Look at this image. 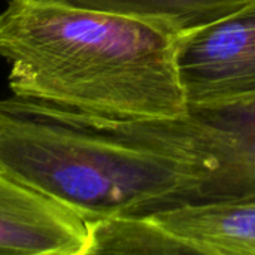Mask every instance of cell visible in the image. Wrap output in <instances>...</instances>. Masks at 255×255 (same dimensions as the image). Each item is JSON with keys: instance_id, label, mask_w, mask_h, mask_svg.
I'll return each mask as SVG.
<instances>
[{"instance_id": "obj_1", "label": "cell", "mask_w": 255, "mask_h": 255, "mask_svg": "<svg viewBox=\"0 0 255 255\" xmlns=\"http://www.w3.org/2000/svg\"><path fill=\"white\" fill-rule=\"evenodd\" d=\"M0 55L13 96L118 120H170L188 105L176 34L140 18L55 0H9Z\"/></svg>"}, {"instance_id": "obj_2", "label": "cell", "mask_w": 255, "mask_h": 255, "mask_svg": "<svg viewBox=\"0 0 255 255\" xmlns=\"http://www.w3.org/2000/svg\"><path fill=\"white\" fill-rule=\"evenodd\" d=\"M0 169L85 223L184 205L196 184L175 158L127 140L111 118L0 99Z\"/></svg>"}, {"instance_id": "obj_3", "label": "cell", "mask_w": 255, "mask_h": 255, "mask_svg": "<svg viewBox=\"0 0 255 255\" xmlns=\"http://www.w3.org/2000/svg\"><path fill=\"white\" fill-rule=\"evenodd\" d=\"M112 123L127 140L193 170L185 203L255 200V99L188 108L179 118Z\"/></svg>"}, {"instance_id": "obj_4", "label": "cell", "mask_w": 255, "mask_h": 255, "mask_svg": "<svg viewBox=\"0 0 255 255\" xmlns=\"http://www.w3.org/2000/svg\"><path fill=\"white\" fill-rule=\"evenodd\" d=\"M176 66L188 108L255 99V1L178 33Z\"/></svg>"}, {"instance_id": "obj_5", "label": "cell", "mask_w": 255, "mask_h": 255, "mask_svg": "<svg viewBox=\"0 0 255 255\" xmlns=\"http://www.w3.org/2000/svg\"><path fill=\"white\" fill-rule=\"evenodd\" d=\"M87 224L0 169V255H84Z\"/></svg>"}, {"instance_id": "obj_6", "label": "cell", "mask_w": 255, "mask_h": 255, "mask_svg": "<svg viewBox=\"0 0 255 255\" xmlns=\"http://www.w3.org/2000/svg\"><path fill=\"white\" fill-rule=\"evenodd\" d=\"M149 215L188 254L255 255V200L185 203Z\"/></svg>"}, {"instance_id": "obj_7", "label": "cell", "mask_w": 255, "mask_h": 255, "mask_svg": "<svg viewBox=\"0 0 255 255\" xmlns=\"http://www.w3.org/2000/svg\"><path fill=\"white\" fill-rule=\"evenodd\" d=\"M140 18L175 34L227 16L255 0H55Z\"/></svg>"}, {"instance_id": "obj_8", "label": "cell", "mask_w": 255, "mask_h": 255, "mask_svg": "<svg viewBox=\"0 0 255 255\" xmlns=\"http://www.w3.org/2000/svg\"><path fill=\"white\" fill-rule=\"evenodd\" d=\"M85 254L185 255L187 250L149 214L88 221Z\"/></svg>"}]
</instances>
